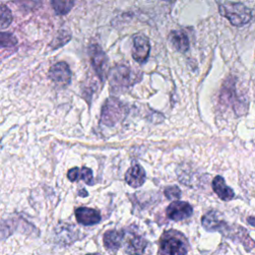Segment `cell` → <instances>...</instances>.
I'll use <instances>...</instances> for the list:
<instances>
[{"label": "cell", "instance_id": "16", "mask_svg": "<svg viewBox=\"0 0 255 255\" xmlns=\"http://www.w3.org/2000/svg\"><path fill=\"white\" fill-rule=\"evenodd\" d=\"M67 176L71 181L84 180L87 184H92L93 183V172L88 167H81V168L74 167V168H71L68 171Z\"/></svg>", "mask_w": 255, "mask_h": 255}, {"label": "cell", "instance_id": "6", "mask_svg": "<svg viewBox=\"0 0 255 255\" xmlns=\"http://www.w3.org/2000/svg\"><path fill=\"white\" fill-rule=\"evenodd\" d=\"M147 246V241L141 235L131 232L125 231L124 247L125 251L128 255H141Z\"/></svg>", "mask_w": 255, "mask_h": 255}, {"label": "cell", "instance_id": "1", "mask_svg": "<svg viewBox=\"0 0 255 255\" xmlns=\"http://www.w3.org/2000/svg\"><path fill=\"white\" fill-rule=\"evenodd\" d=\"M189 244L186 237L177 230H166L159 239L157 255H186Z\"/></svg>", "mask_w": 255, "mask_h": 255}, {"label": "cell", "instance_id": "14", "mask_svg": "<svg viewBox=\"0 0 255 255\" xmlns=\"http://www.w3.org/2000/svg\"><path fill=\"white\" fill-rule=\"evenodd\" d=\"M212 189L215 194L224 201H229L234 197V191L226 183L222 176L217 175L212 180Z\"/></svg>", "mask_w": 255, "mask_h": 255}, {"label": "cell", "instance_id": "13", "mask_svg": "<svg viewBox=\"0 0 255 255\" xmlns=\"http://www.w3.org/2000/svg\"><path fill=\"white\" fill-rule=\"evenodd\" d=\"M126 182L131 187H139L145 181V171L138 163H133L126 172Z\"/></svg>", "mask_w": 255, "mask_h": 255}, {"label": "cell", "instance_id": "4", "mask_svg": "<svg viewBox=\"0 0 255 255\" xmlns=\"http://www.w3.org/2000/svg\"><path fill=\"white\" fill-rule=\"evenodd\" d=\"M125 114L126 109L124 104L116 98H110L102 108L101 122L105 126L113 127L125 117Z\"/></svg>", "mask_w": 255, "mask_h": 255}, {"label": "cell", "instance_id": "2", "mask_svg": "<svg viewBox=\"0 0 255 255\" xmlns=\"http://www.w3.org/2000/svg\"><path fill=\"white\" fill-rule=\"evenodd\" d=\"M218 10L221 16L237 27L247 24L252 18L251 10L240 2H222L219 4Z\"/></svg>", "mask_w": 255, "mask_h": 255}, {"label": "cell", "instance_id": "19", "mask_svg": "<svg viewBox=\"0 0 255 255\" xmlns=\"http://www.w3.org/2000/svg\"><path fill=\"white\" fill-rule=\"evenodd\" d=\"M71 39V34L70 32L68 31H59L58 35L54 38L53 42L50 44V46L53 48V49H57L63 45H65L67 42H69Z\"/></svg>", "mask_w": 255, "mask_h": 255}, {"label": "cell", "instance_id": "22", "mask_svg": "<svg viewBox=\"0 0 255 255\" xmlns=\"http://www.w3.org/2000/svg\"><path fill=\"white\" fill-rule=\"evenodd\" d=\"M247 222H248L250 225H252V226L255 227V216H249V217L247 218Z\"/></svg>", "mask_w": 255, "mask_h": 255}, {"label": "cell", "instance_id": "5", "mask_svg": "<svg viewBox=\"0 0 255 255\" xmlns=\"http://www.w3.org/2000/svg\"><path fill=\"white\" fill-rule=\"evenodd\" d=\"M89 55L92 62V66L97 73L98 77L105 81L106 74H107V64H108V58L105 54V52L102 50V48L98 44H92L89 47Z\"/></svg>", "mask_w": 255, "mask_h": 255}, {"label": "cell", "instance_id": "21", "mask_svg": "<svg viewBox=\"0 0 255 255\" xmlns=\"http://www.w3.org/2000/svg\"><path fill=\"white\" fill-rule=\"evenodd\" d=\"M164 195L168 198V199H178L180 198L181 195V191L180 189L176 186V185H171V186H167L164 189Z\"/></svg>", "mask_w": 255, "mask_h": 255}, {"label": "cell", "instance_id": "3", "mask_svg": "<svg viewBox=\"0 0 255 255\" xmlns=\"http://www.w3.org/2000/svg\"><path fill=\"white\" fill-rule=\"evenodd\" d=\"M108 80L114 93H122L132 84V74L128 67L118 65L110 70Z\"/></svg>", "mask_w": 255, "mask_h": 255}, {"label": "cell", "instance_id": "17", "mask_svg": "<svg viewBox=\"0 0 255 255\" xmlns=\"http://www.w3.org/2000/svg\"><path fill=\"white\" fill-rule=\"evenodd\" d=\"M74 3L75 2L71 0H53L51 2L55 12L60 15H65L70 12L72 7L74 6Z\"/></svg>", "mask_w": 255, "mask_h": 255}, {"label": "cell", "instance_id": "10", "mask_svg": "<svg viewBox=\"0 0 255 255\" xmlns=\"http://www.w3.org/2000/svg\"><path fill=\"white\" fill-rule=\"evenodd\" d=\"M201 224L203 228L207 231H219L224 232L227 229H229L228 225L225 221L219 218V215L216 211L211 210L207 213H205L201 218Z\"/></svg>", "mask_w": 255, "mask_h": 255}, {"label": "cell", "instance_id": "20", "mask_svg": "<svg viewBox=\"0 0 255 255\" xmlns=\"http://www.w3.org/2000/svg\"><path fill=\"white\" fill-rule=\"evenodd\" d=\"M17 44V39L12 33L0 32V48H12Z\"/></svg>", "mask_w": 255, "mask_h": 255}, {"label": "cell", "instance_id": "8", "mask_svg": "<svg viewBox=\"0 0 255 255\" xmlns=\"http://www.w3.org/2000/svg\"><path fill=\"white\" fill-rule=\"evenodd\" d=\"M192 206L186 201L174 200L166 208V216L174 221L187 219L192 215Z\"/></svg>", "mask_w": 255, "mask_h": 255}, {"label": "cell", "instance_id": "24", "mask_svg": "<svg viewBox=\"0 0 255 255\" xmlns=\"http://www.w3.org/2000/svg\"><path fill=\"white\" fill-rule=\"evenodd\" d=\"M87 255H101V254H98V253H92V254H87Z\"/></svg>", "mask_w": 255, "mask_h": 255}, {"label": "cell", "instance_id": "15", "mask_svg": "<svg viewBox=\"0 0 255 255\" xmlns=\"http://www.w3.org/2000/svg\"><path fill=\"white\" fill-rule=\"evenodd\" d=\"M168 40L178 52H186L189 49V39L184 31H171L168 35Z\"/></svg>", "mask_w": 255, "mask_h": 255}, {"label": "cell", "instance_id": "12", "mask_svg": "<svg viewBox=\"0 0 255 255\" xmlns=\"http://www.w3.org/2000/svg\"><path fill=\"white\" fill-rule=\"evenodd\" d=\"M76 219L80 224L89 226L101 221V214L98 210L89 207H78L75 209Z\"/></svg>", "mask_w": 255, "mask_h": 255}, {"label": "cell", "instance_id": "7", "mask_svg": "<svg viewBox=\"0 0 255 255\" xmlns=\"http://www.w3.org/2000/svg\"><path fill=\"white\" fill-rule=\"evenodd\" d=\"M132 43L133 48L131 55L133 60L139 64L144 63L147 60L150 52V44L148 39L142 34H135L132 37Z\"/></svg>", "mask_w": 255, "mask_h": 255}, {"label": "cell", "instance_id": "11", "mask_svg": "<svg viewBox=\"0 0 255 255\" xmlns=\"http://www.w3.org/2000/svg\"><path fill=\"white\" fill-rule=\"evenodd\" d=\"M125 238L124 230H116L112 229L105 232L103 236L104 246L110 252H117L120 247H122Z\"/></svg>", "mask_w": 255, "mask_h": 255}, {"label": "cell", "instance_id": "9", "mask_svg": "<svg viewBox=\"0 0 255 255\" xmlns=\"http://www.w3.org/2000/svg\"><path fill=\"white\" fill-rule=\"evenodd\" d=\"M72 73L70 67L65 62H59L53 65L49 70V78L58 86L65 87L71 82Z\"/></svg>", "mask_w": 255, "mask_h": 255}, {"label": "cell", "instance_id": "18", "mask_svg": "<svg viewBox=\"0 0 255 255\" xmlns=\"http://www.w3.org/2000/svg\"><path fill=\"white\" fill-rule=\"evenodd\" d=\"M13 20L10 9L5 5H0V30L7 28Z\"/></svg>", "mask_w": 255, "mask_h": 255}, {"label": "cell", "instance_id": "23", "mask_svg": "<svg viewBox=\"0 0 255 255\" xmlns=\"http://www.w3.org/2000/svg\"><path fill=\"white\" fill-rule=\"evenodd\" d=\"M80 191H82V192H79V195H81V196H87L88 195V193L86 192L85 189H81Z\"/></svg>", "mask_w": 255, "mask_h": 255}]
</instances>
